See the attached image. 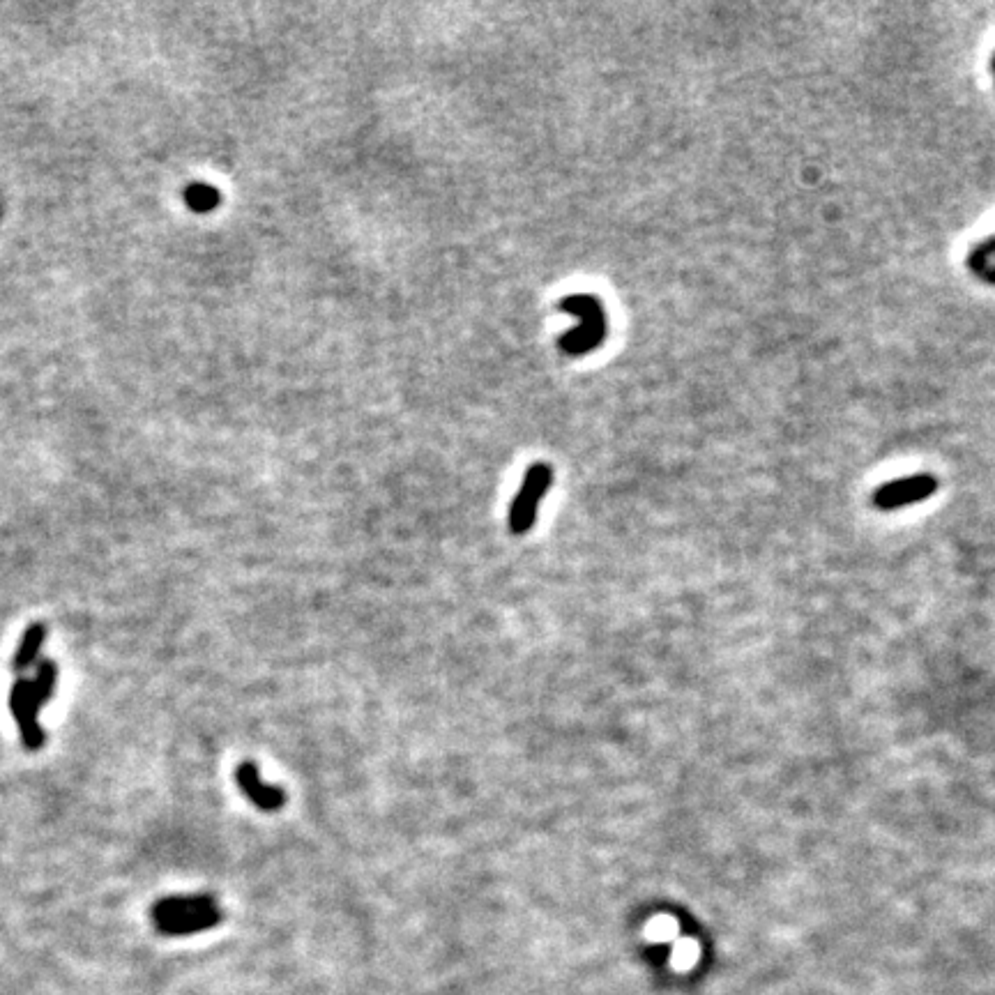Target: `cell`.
Masks as SVG:
<instances>
[{
	"label": "cell",
	"mask_w": 995,
	"mask_h": 995,
	"mask_svg": "<svg viewBox=\"0 0 995 995\" xmlns=\"http://www.w3.org/2000/svg\"><path fill=\"white\" fill-rule=\"evenodd\" d=\"M558 307L565 311V314L576 316L581 321L579 328L565 332L558 339L562 353L572 355V358H581V355L595 351V348L606 339L609 321H606L604 305L595 298V295L590 293L565 295Z\"/></svg>",
	"instance_id": "6da1fadb"
},
{
	"label": "cell",
	"mask_w": 995,
	"mask_h": 995,
	"mask_svg": "<svg viewBox=\"0 0 995 995\" xmlns=\"http://www.w3.org/2000/svg\"><path fill=\"white\" fill-rule=\"evenodd\" d=\"M157 929L169 936H182V933H196L215 926L222 913L210 896H173V899L159 901L153 908Z\"/></svg>",
	"instance_id": "7a4b0ae2"
},
{
	"label": "cell",
	"mask_w": 995,
	"mask_h": 995,
	"mask_svg": "<svg viewBox=\"0 0 995 995\" xmlns=\"http://www.w3.org/2000/svg\"><path fill=\"white\" fill-rule=\"evenodd\" d=\"M551 482H553V468L549 463L539 461L528 468L521 489L516 493L514 503L510 507V530L514 535H526L528 530L535 526L539 505H542V498L546 496V491H549Z\"/></svg>",
	"instance_id": "3957f363"
},
{
	"label": "cell",
	"mask_w": 995,
	"mask_h": 995,
	"mask_svg": "<svg viewBox=\"0 0 995 995\" xmlns=\"http://www.w3.org/2000/svg\"><path fill=\"white\" fill-rule=\"evenodd\" d=\"M938 489V480L933 475H913L906 480H896L880 486L873 496L878 510H899V507L922 503Z\"/></svg>",
	"instance_id": "277c9868"
},
{
	"label": "cell",
	"mask_w": 995,
	"mask_h": 995,
	"mask_svg": "<svg viewBox=\"0 0 995 995\" xmlns=\"http://www.w3.org/2000/svg\"><path fill=\"white\" fill-rule=\"evenodd\" d=\"M10 710L12 717L17 719V726L21 731V742L28 751L42 749L44 744V731L37 724V710L33 703H30V680L19 678L12 685L10 691Z\"/></svg>",
	"instance_id": "5b68a950"
},
{
	"label": "cell",
	"mask_w": 995,
	"mask_h": 995,
	"mask_svg": "<svg viewBox=\"0 0 995 995\" xmlns=\"http://www.w3.org/2000/svg\"><path fill=\"white\" fill-rule=\"evenodd\" d=\"M235 784L263 811H279L286 804V793L279 786L263 784L258 777V767L249 761L235 767Z\"/></svg>",
	"instance_id": "8992f818"
},
{
	"label": "cell",
	"mask_w": 995,
	"mask_h": 995,
	"mask_svg": "<svg viewBox=\"0 0 995 995\" xmlns=\"http://www.w3.org/2000/svg\"><path fill=\"white\" fill-rule=\"evenodd\" d=\"M44 638H47V627H44L42 622H35V625H30L26 629V634L19 643L17 655H14V664H12L14 671H26V668L35 664V659L40 655L44 645Z\"/></svg>",
	"instance_id": "52a82bcc"
},
{
	"label": "cell",
	"mask_w": 995,
	"mask_h": 995,
	"mask_svg": "<svg viewBox=\"0 0 995 995\" xmlns=\"http://www.w3.org/2000/svg\"><path fill=\"white\" fill-rule=\"evenodd\" d=\"M56 682H58L56 664H53L51 659H42V662L37 664L35 680H30V703H33L37 710H42V705L53 696Z\"/></svg>",
	"instance_id": "ba28073f"
},
{
	"label": "cell",
	"mask_w": 995,
	"mask_h": 995,
	"mask_svg": "<svg viewBox=\"0 0 995 995\" xmlns=\"http://www.w3.org/2000/svg\"><path fill=\"white\" fill-rule=\"evenodd\" d=\"M189 203H192L194 208L210 210L212 205L217 203V192L210 187H194L192 192H189Z\"/></svg>",
	"instance_id": "9c48e42d"
},
{
	"label": "cell",
	"mask_w": 995,
	"mask_h": 995,
	"mask_svg": "<svg viewBox=\"0 0 995 995\" xmlns=\"http://www.w3.org/2000/svg\"><path fill=\"white\" fill-rule=\"evenodd\" d=\"M979 279L986 281V284H993L995 286V268H989V270H984L982 275H979Z\"/></svg>",
	"instance_id": "30bf717a"
},
{
	"label": "cell",
	"mask_w": 995,
	"mask_h": 995,
	"mask_svg": "<svg viewBox=\"0 0 995 995\" xmlns=\"http://www.w3.org/2000/svg\"><path fill=\"white\" fill-rule=\"evenodd\" d=\"M991 70H993V77H995V53H993V60H991Z\"/></svg>",
	"instance_id": "8fae6325"
}]
</instances>
